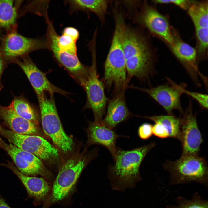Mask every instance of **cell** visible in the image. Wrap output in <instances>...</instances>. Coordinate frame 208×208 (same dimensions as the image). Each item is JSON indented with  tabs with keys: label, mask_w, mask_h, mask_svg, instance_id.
<instances>
[{
	"label": "cell",
	"mask_w": 208,
	"mask_h": 208,
	"mask_svg": "<svg viewBox=\"0 0 208 208\" xmlns=\"http://www.w3.org/2000/svg\"><path fill=\"white\" fill-rule=\"evenodd\" d=\"M0 208H11L5 200L0 197Z\"/></svg>",
	"instance_id": "cell-34"
},
{
	"label": "cell",
	"mask_w": 208,
	"mask_h": 208,
	"mask_svg": "<svg viewBox=\"0 0 208 208\" xmlns=\"http://www.w3.org/2000/svg\"><path fill=\"white\" fill-rule=\"evenodd\" d=\"M25 74L38 97L44 94L45 92L53 95L56 93L65 95L67 92L57 87L47 79L45 74L41 71L28 57L23 61L13 60Z\"/></svg>",
	"instance_id": "cell-14"
},
{
	"label": "cell",
	"mask_w": 208,
	"mask_h": 208,
	"mask_svg": "<svg viewBox=\"0 0 208 208\" xmlns=\"http://www.w3.org/2000/svg\"><path fill=\"white\" fill-rule=\"evenodd\" d=\"M3 61L2 58V57L1 55L0 54V78L1 76V75L3 70ZM1 85L0 83V89L1 88Z\"/></svg>",
	"instance_id": "cell-35"
},
{
	"label": "cell",
	"mask_w": 208,
	"mask_h": 208,
	"mask_svg": "<svg viewBox=\"0 0 208 208\" xmlns=\"http://www.w3.org/2000/svg\"><path fill=\"white\" fill-rule=\"evenodd\" d=\"M185 94L197 102L202 108L207 109L208 108V95L204 94L187 90L186 89L184 91Z\"/></svg>",
	"instance_id": "cell-29"
},
{
	"label": "cell",
	"mask_w": 208,
	"mask_h": 208,
	"mask_svg": "<svg viewBox=\"0 0 208 208\" xmlns=\"http://www.w3.org/2000/svg\"><path fill=\"white\" fill-rule=\"evenodd\" d=\"M192 104L189 106L181 118V127L182 152L181 155H198L203 142L196 115L193 114Z\"/></svg>",
	"instance_id": "cell-12"
},
{
	"label": "cell",
	"mask_w": 208,
	"mask_h": 208,
	"mask_svg": "<svg viewBox=\"0 0 208 208\" xmlns=\"http://www.w3.org/2000/svg\"><path fill=\"white\" fill-rule=\"evenodd\" d=\"M46 22L47 27L46 41L47 49L52 52L57 61L80 82L88 75L90 67L82 64L77 55L68 53L59 47L57 44L58 35L53 23L49 20Z\"/></svg>",
	"instance_id": "cell-10"
},
{
	"label": "cell",
	"mask_w": 208,
	"mask_h": 208,
	"mask_svg": "<svg viewBox=\"0 0 208 208\" xmlns=\"http://www.w3.org/2000/svg\"><path fill=\"white\" fill-rule=\"evenodd\" d=\"M0 147L4 149L12 159L16 168L23 174L34 176L41 175L46 179L51 175L41 160L33 154L23 150L12 144H8L3 141Z\"/></svg>",
	"instance_id": "cell-11"
},
{
	"label": "cell",
	"mask_w": 208,
	"mask_h": 208,
	"mask_svg": "<svg viewBox=\"0 0 208 208\" xmlns=\"http://www.w3.org/2000/svg\"><path fill=\"white\" fill-rule=\"evenodd\" d=\"M170 46L174 55L182 64L196 85L200 86L198 80L199 76L202 78L205 84V77L198 70L199 58L197 51L188 44L176 40L174 38V43Z\"/></svg>",
	"instance_id": "cell-15"
},
{
	"label": "cell",
	"mask_w": 208,
	"mask_h": 208,
	"mask_svg": "<svg viewBox=\"0 0 208 208\" xmlns=\"http://www.w3.org/2000/svg\"><path fill=\"white\" fill-rule=\"evenodd\" d=\"M12 101L14 109L18 115L34 123L37 122L35 112L28 103L19 99H14Z\"/></svg>",
	"instance_id": "cell-25"
},
{
	"label": "cell",
	"mask_w": 208,
	"mask_h": 208,
	"mask_svg": "<svg viewBox=\"0 0 208 208\" xmlns=\"http://www.w3.org/2000/svg\"><path fill=\"white\" fill-rule=\"evenodd\" d=\"M44 49H47L46 40L27 38L12 31L4 38L0 54L2 57L15 58L33 51Z\"/></svg>",
	"instance_id": "cell-13"
},
{
	"label": "cell",
	"mask_w": 208,
	"mask_h": 208,
	"mask_svg": "<svg viewBox=\"0 0 208 208\" xmlns=\"http://www.w3.org/2000/svg\"><path fill=\"white\" fill-rule=\"evenodd\" d=\"M1 133L14 145L33 154L41 160L51 161L59 156L57 150L42 137L20 134L2 128Z\"/></svg>",
	"instance_id": "cell-8"
},
{
	"label": "cell",
	"mask_w": 208,
	"mask_h": 208,
	"mask_svg": "<svg viewBox=\"0 0 208 208\" xmlns=\"http://www.w3.org/2000/svg\"><path fill=\"white\" fill-rule=\"evenodd\" d=\"M5 166L20 180L26 189L28 198L33 199V203L36 206L44 204L50 194L51 188L47 180L42 178L25 175L10 163Z\"/></svg>",
	"instance_id": "cell-16"
},
{
	"label": "cell",
	"mask_w": 208,
	"mask_h": 208,
	"mask_svg": "<svg viewBox=\"0 0 208 208\" xmlns=\"http://www.w3.org/2000/svg\"><path fill=\"white\" fill-rule=\"evenodd\" d=\"M16 17L14 1L0 0V28L10 29L14 25Z\"/></svg>",
	"instance_id": "cell-24"
},
{
	"label": "cell",
	"mask_w": 208,
	"mask_h": 208,
	"mask_svg": "<svg viewBox=\"0 0 208 208\" xmlns=\"http://www.w3.org/2000/svg\"><path fill=\"white\" fill-rule=\"evenodd\" d=\"M140 117L149 119L155 123H160L167 131L169 137L175 138L181 141V118H177L173 115H169L146 116Z\"/></svg>",
	"instance_id": "cell-22"
},
{
	"label": "cell",
	"mask_w": 208,
	"mask_h": 208,
	"mask_svg": "<svg viewBox=\"0 0 208 208\" xmlns=\"http://www.w3.org/2000/svg\"><path fill=\"white\" fill-rule=\"evenodd\" d=\"M57 44L61 49L70 54L77 55L76 42L69 36L63 34L60 36L58 35Z\"/></svg>",
	"instance_id": "cell-26"
},
{
	"label": "cell",
	"mask_w": 208,
	"mask_h": 208,
	"mask_svg": "<svg viewBox=\"0 0 208 208\" xmlns=\"http://www.w3.org/2000/svg\"><path fill=\"white\" fill-rule=\"evenodd\" d=\"M153 126L151 124L145 123L141 124L139 127L138 134L141 139L146 140L150 138L153 135Z\"/></svg>",
	"instance_id": "cell-30"
},
{
	"label": "cell",
	"mask_w": 208,
	"mask_h": 208,
	"mask_svg": "<svg viewBox=\"0 0 208 208\" xmlns=\"http://www.w3.org/2000/svg\"><path fill=\"white\" fill-rule=\"evenodd\" d=\"M127 86L114 95L108 102L106 115L101 122L111 129H114L119 124L132 116L127 107L125 99V91Z\"/></svg>",
	"instance_id": "cell-19"
},
{
	"label": "cell",
	"mask_w": 208,
	"mask_h": 208,
	"mask_svg": "<svg viewBox=\"0 0 208 208\" xmlns=\"http://www.w3.org/2000/svg\"><path fill=\"white\" fill-rule=\"evenodd\" d=\"M141 20L150 31L159 36L170 45L173 44L174 38L166 18L153 8L145 7L140 16Z\"/></svg>",
	"instance_id": "cell-18"
},
{
	"label": "cell",
	"mask_w": 208,
	"mask_h": 208,
	"mask_svg": "<svg viewBox=\"0 0 208 208\" xmlns=\"http://www.w3.org/2000/svg\"><path fill=\"white\" fill-rule=\"evenodd\" d=\"M208 28H196V32L198 42V55L206 53L208 48Z\"/></svg>",
	"instance_id": "cell-27"
},
{
	"label": "cell",
	"mask_w": 208,
	"mask_h": 208,
	"mask_svg": "<svg viewBox=\"0 0 208 208\" xmlns=\"http://www.w3.org/2000/svg\"><path fill=\"white\" fill-rule=\"evenodd\" d=\"M71 13L78 10L90 11L94 13L102 22L107 12L108 1L103 0H73L65 1Z\"/></svg>",
	"instance_id": "cell-21"
},
{
	"label": "cell",
	"mask_w": 208,
	"mask_h": 208,
	"mask_svg": "<svg viewBox=\"0 0 208 208\" xmlns=\"http://www.w3.org/2000/svg\"><path fill=\"white\" fill-rule=\"evenodd\" d=\"M154 2L162 4L172 3L180 7L183 9L188 10L189 7L192 3L189 1L184 0H159L154 1Z\"/></svg>",
	"instance_id": "cell-32"
},
{
	"label": "cell",
	"mask_w": 208,
	"mask_h": 208,
	"mask_svg": "<svg viewBox=\"0 0 208 208\" xmlns=\"http://www.w3.org/2000/svg\"><path fill=\"white\" fill-rule=\"evenodd\" d=\"M167 83L164 85L149 88H141L133 86L131 88L145 92L161 105L168 115H173V111L178 110L182 115L184 113L181 103V97L186 89L185 83L178 84L169 78Z\"/></svg>",
	"instance_id": "cell-9"
},
{
	"label": "cell",
	"mask_w": 208,
	"mask_h": 208,
	"mask_svg": "<svg viewBox=\"0 0 208 208\" xmlns=\"http://www.w3.org/2000/svg\"><path fill=\"white\" fill-rule=\"evenodd\" d=\"M88 140L87 146L96 144L103 146L110 153L113 159L116 156L118 148L116 142L120 136L114 129H111L102 122L94 121L90 122L87 129Z\"/></svg>",
	"instance_id": "cell-17"
},
{
	"label": "cell",
	"mask_w": 208,
	"mask_h": 208,
	"mask_svg": "<svg viewBox=\"0 0 208 208\" xmlns=\"http://www.w3.org/2000/svg\"><path fill=\"white\" fill-rule=\"evenodd\" d=\"M115 18L119 26L127 78L148 79L154 73L153 59L145 39L136 30L126 25L122 15H117Z\"/></svg>",
	"instance_id": "cell-1"
},
{
	"label": "cell",
	"mask_w": 208,
	"mask_h": 208,
	"mask_svg": "<svg viewBox=\"0 0 208 208\" xmlns=\"http://www.w3.org/2000/svg\"><path fill=\"white\" fill-rule=\"evenodd\" d=\"M208 1L192 2L188 9L195 28L208 27Z\"/></svg>",
	"instance_id": "cell-23"
},
{
	"label": "cell",
	"mask_w": 208,
	"mask_h": 208,
	"mask_svg": "<svg viewBox=\"0 0 208 208\" xmlns=\"http://www.w3.org/2000/svg\"><path fill=\"white\" fill-rule=\"evenodd\" d=\"M174 208H208V203L200 199L196 198L191 200H182L178 206Z\"/></svg>",
	"instance_id": "cell-28"
},
{
	"label": "cell",
	"mask_w": 208,
	"mask_h": 208,
	"mask_svg": "<svg viewBox=\"0 0 208 208\" xmlns=\"http://www.w3.org/2000/svg\"><path fill=\"white\" fill-rule=\"evenodd\" d=\"M152 132L155 136L161 138L169 137V133L166 128L160 123L155 122L153 126Z\"/></svg>",
	"instance_id": "cell-31"
},
{
	"label": "cell",
	"mask_w": 208,
	"mask_h": 208,
	"mask_svg": "<svg viewBox=\"0 0 208 208\" xmlns=\"http://www.w3.org/2000/svg\"><path fill=\"white\" fill-rule=\"evenodd\" d=\"M1 127H0V133H1ZM3 141V140H2V139H1V138L0 136V146L1 144V142H2Z\"/></svg>",
	"instance_id": "cell-36"
},
{
	"label": "cell",
	"mask_w": 208,
	"mask_h": 208,
	"mask_svg": "<svg viewBox=\"0 0 208 208\" xmlns=\"http://www.w3.org/2000/svg\"><path fill=\"white\" fill-rule=\"evenodd\" d=\"M125 60L118 27L115 26L110 49L105 62L103 83L108 90L114 86V95L119 93L130 80L127 79Z\"/></svg>",
	"instance_id": "cell-4"
},
{
	"label": "cell",
	"mask_w": 208,
	"mask_h": 208,
	"mask_svg": "<svg viewBox=\"0 0 208 208\" xmlns=\"http://www.w3.org/2000/svg\"><path fill=\"white\" fill-rule=\"evenodd\" d=\"M92 63L89 73L80 83L86 94V108L92 111L94 121L100 123L105 114L108 99L105 94L103 84L99 78L95 53L93 54L92 52Z\"/></svg>",
	"instance_id": "cell-7"
},
{
	"label": "cell",
	"mask_w": 208,
	"mask_h": 208,
	"mask_svg": "<svg viewBox=\"0 0 208 208\" xmlns=\"http://www.w3.org/2000/svg\"><path fill=\"white\" fill-rule=\"evenodd\" d=\"M51 96L48 98L44 94L38 97L42 128L54 143L62 151L67 153L72 149L73 141L64 130L53 95Z\"/></svg>",
	"instance_id": "cell-6"
},
{
	"label": "cell",
	"mask_w": 208,
	"mask_h": 208,
	"mask_svg": "<svg viewBox=\"0 0 208 208\" xmlns=\"http://www.w3.org/2000/svg\"><path fill=\"white\" fill-rule=\"evenodd\" d=\"M0 117L13 132L21 135H35L38 129L34 123L18 115L15 111L12 101L7 106L0 105Z\"/></svg>",
	"instance_id": "cell-20"
},
{
	"label": "cell",
	"mask_w": 208,
	"mask_h": 208,
	"mask_svg": "<svg viewBox=\"0 0 208 208\" xmlns=\"http://www.w3.org/2000/svg\"><path fill=\"white\" fill-rule=\"evenodd\" d=\"M163 166L175 183L194 181L205 184L207 182V164L198 155H181L175 161L166 162Z\"/></svg>",
	"instance_id": "cell-5"
},
{
	"label": "cell",
	"mask_w": 208,
	"mask_h": 208,
	"mask_svg": "<svg viewBox=\"0 0 208 208\" xmlns=\"http://www.w3.org/2000/svg\"><path fill=\"white\" fill-rule=\"evenodd\" d=\"M73 157L67 160L60 169L51 186L50 194L42 208H49L69 198L74 191L79 178L91 157Z\"/></svg>",
	"instance_id": "cell-3"
},
{
	"label": "cell",
	"mask_w": 208,
	"mask_h": 208,
	"mask_svg": "<svg viewBox=\"0 0 208 208\" xmlns=\"http://www.w3.org/2000/svg\"><path fill=\"white\" fill-rule=\"evenodd\" d=\"M62 34L67 35L77 42L79 37V33L76 28L72 27L65 28L62 31Z\"/></svg>",
	"instance_id": "cell-33"
},
{
	"label": "cell",
	"mask_w": 208,
	"mask_h": 208,
	"mask_svg": "<svg viewBox=\"0 0 208 208\" xmlns=\"http://www.w3.org/2000/svg\"><path fill=\"white\" fill-rule=\"evenodd\" d=\"M155 146V142L125 150L118 148L113 165H109L108 175L114 189L132 187L141 179L140 168L145 156Z\"/></svg>",
	"instance_id": "cell-2"
}]
</instances>
